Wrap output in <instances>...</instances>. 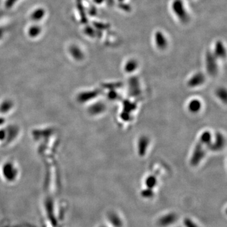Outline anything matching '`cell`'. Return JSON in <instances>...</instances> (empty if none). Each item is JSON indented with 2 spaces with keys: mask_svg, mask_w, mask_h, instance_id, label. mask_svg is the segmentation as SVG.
I'll list each match as a JSON object with an SVG mask.
<instances>
[{
  "mask_svg": "<svg viewBox=\"0 0 227 227\" xmlns=\"http://www.w3.org/2000/svg\"><path fill=\"white\" fill-rule=\"evenodd\" d=\"M170 10L173 16L182 24H186L190 20V11L184 0H172Z\"/></svg>",
  "mask_w": 227,
  "mask_h": 227,
  "instance_id": "cell-1",
  "label": "cell"
},
{
  "mask_svg": "<svg viewBox=\"0 0 227 227\" xmlns=\"http://www.w3.org/2000/svg\"><path fill=\"white\" fill-rule=\"evenodd\" d=\"M153 41L158 49L163 50L167 47L169 40L165 32L161 30H157L153 35Z\"/></svg>",
  "mask_w": 227,
  "mask_h": 227,
  "instance_id": "cell-2",
  "label": "cell"
},
{
  "mask_svg": "<svg viewBox=\"0 0 227 227\" xmlns=\"http://www.w3.org/2000/svg\"><path fill=\"white\" fill-rule=\"evenodd\" d=\"M203 145L204 144L200 141L196 145L191 160L193 165H198L204 158L205 155V151L203 148Z\"/></svg>",
  "mask_w": 227,
  "mask_h": 227,
  "instance_id": "cell-3",
  "label": "cell"
},
{
  "mask_svg": "<svg viewBox=\"0 0 227 227\" xmlns=\"http://www.w3.org/2000/svg\"><path fill=\"white\" fill-rule=\"evenodd\" d=\"M216 57L213 54H207L206 59V69L210 74H215L217 72V64L216 62Z\"/></svg>",
  "mask_w": 227,
  "mask_h": 227,
  "instance_id": "cell-4",
  "label": "cell"
},
{
  "mask_svg": "<svg viewBox=\"0 0 227 227\" xmlns=\"http://www.w3.org/2000/svg\"><path fill=\"white\" fill-rule=\"evenodd\" d=\"M204 74L201 73H198L190 78L188 82V85L191 87H198L204 83Z\"/></svg>",
  "mask_w": 227,
  "mask_h": 227,
  "instance_id": "cell-5",
  "label": "cell"
},
{
  "mask_svg": "<svg viewBox=\"0 0 227 227\" xmlns=\"http://www.w3.org/2000/svg\"><path fill=\"white\" fill-rule=\"evenodd\" d=\"M140 87L137 78H132L129 80V92L133 96H138L140 93Z\"/></svg>",
  "mask_w": 227,
  "mask_h": 227,
  "instance_id": "cell-6",
  "label": "cell"
},
{
  "mask_svg": "<svg viewBox=\"0 0 227 227\" xmlns=\"http://www.w3.org/2000/svg\"><path fill=\"white\" fill-rule=\"evenodd\" d=\"M149 144V140L146 136H142L138 141V152L140 155H144Z\"/></svg>",
  "mask_w": 227,
  "mask_h": 227,
  "instance_id": "cell-7",
  "label": "cell"
},
{
  "mask_svg": "<svg viewBox=\"0 0 227 227\" xmlns=\"http://www.w3.org/2000/svg\"><path fill=\"white\" fill-rule=\"evenodd\" d=\"M223 44L221 42L217 41L215 44V52L213 55L216 58H224L225 56V49L223 46Z\"/></svg>",
  "mask_w": 227,
  "mask_h": 227,
  "instance_id": "cell-8",
  "label": "cell"
},
{
  "mask_svg": "<svg viewBox=\"0 0 227 227\" xmlns=\"http://www.w3.org/2000/svg\"><path fill=\"white\" fill-rule=\"evenodd\" d=\"M138 68V63L135 60H128L124 66V70L127 73L133 72Z\"/></svg>",
  "mask_w": 227,
  "mask_h": 227,
  "instance_id": "cell-9",
  "label": "cell"
},
{
  "mask_svg": "<svg viewBox=\"0 0 227 227\" xmlns=\"http://www.w3.org/2000/svg\"><path fill=\"white\" fill-rule=\"evenodd\" d=\"M224 143H225V140H224L223 136L218 134L216 136L215 142L212 145V146H211V148L214 150L220 149L223 147Z\"/></svg>",
  "mask_w": 227,
  "mask_h": 227,
  "instance_id": "cell-10",
  "label": "cell"
},
{
  "mask_svg": "<svg viewBox=\"0 0 227 227\" xmlns=\"http://www.w3.org/2000/svg\"><path fill=\"white\" fill-rule=\"evenodd\" d=\"M189 109L192 112H197L201 108V104L198 100H193L189 104Z\"/></svg>",
  "mask_w": 227,
  "mask_h": 227,
  "instance_id": "cell-11",
  "label": "cell"
},
{
  "mask_svg": "<svg viewBox=\"0 0 227 227\" xmlns=\"http://www.w3.org/2000/svg\"><path fill=\"white\" fill-rule=\"evenodd\" d=\"M211 136L210 132H204L201 135L200 137V142L203 143L204 145H207L211 143Z\"/></svg>",
  "mask_w": 227,
  "mask_h": 227,
  "instance_id": "cell-12",
  "label": "cell"
},
{
  "mask_svg": "<svg viewBox=\"0 0 227 227\" xmlns=\"http://www.w3.org/2000/svg\"><path fill=\"white\" fill-rule=\"evenodd\" d=\"M93 112L95 114L100 113L105 109V106L102 104H97L95 105V107H93Z\"/></svg>",
  "mask_w": 227,
  "mask_h": 227,
  "instance_id": "cell-13",
  "label": "cell"
},
{
  "mask_svg": "<svg viewBox=\"0 0 227 227\" xmlns=\"http://www.w3.org/2000/svg\"><path fill=\"white\" fill-rule=\"evenodd\" d=\"M218 97L221 99H222L224 101H225L226 100V93L225 90L221 89V90H218Z\"/></svg>",
  "mask_w": 227,
  "mask_h": 227,
  "instance_id": "cell-14",
  "label": "cell"
},
{
  "mask_svg": "<svg viewBox=\"0 0 227 227\" xmlns=\"http://www.w3.org/2000/svg\"><path fill=\"white\" fill-rule=\"evenodd\" d=\"M116 96V93L115 92H114V91H111L110 92V95H109V97L110 98V99H113V98H115L116 96Z\"/></svg>",
  "mask_w": 227,
  "mask_h": 227,
  "instance_id": "cell-15",
  "label": "cell"
}]
</instances>
